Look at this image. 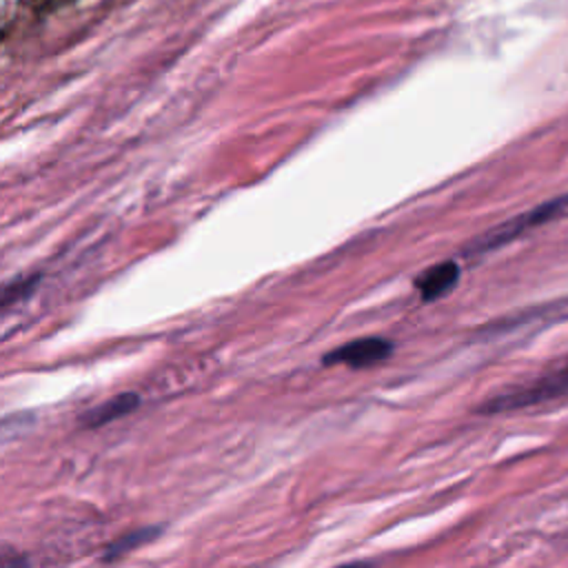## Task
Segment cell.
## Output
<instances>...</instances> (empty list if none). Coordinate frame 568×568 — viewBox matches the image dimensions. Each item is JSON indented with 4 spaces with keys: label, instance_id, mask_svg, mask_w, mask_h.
I'll list each match as a JSON object with an SVG mask.
<instances>
[{
    "label": "cell",
    "instance_id": "obj_1",
    "mask_svg": "<svg viewBox=\"0 0 568 568\" xmlns=\"http://www.w3.org/2000/svg\"><path fill=\"white\" fill-rule=\"evenodd\" d=\"M568 393V359L555 364L550 371L544 375L508 388L490 399H486L477 410L479 413H504V410H515V408H526L532 404H541L555 397H561Z\"/></svg>",
    "mask_w": 568,
    "mask_h": 568
},
{
    "label": "cell",
    "instance_id": "obj_2",
    "mask_svg": "<svg viewBox=\"0 0 568 568\" xmlns=\"http://www.w3.org/2000/svg\"><path fill=\"white\" fill-rule=\"evenodd\" d=\"M566 206H568V195L555 197V200H550V202H544V204H539V206H535V209H530V211H526V213H521V215H517V217H510V220L501 222L499 226L490 229L488 233L479 235V237L470 244L468 251H470V253L495 251V248H499V246L513 242L517 235L526 233L528 229L548 222L550 217H555L557 213H561Z\"/></svg>",
    "mask_w": 568,
    "mask_h": 568
},
{
    "label": "cell",
    "instance_id": "obj_3",
    "mask_svg": "<svg viewBox=\"0 0 568 568\" xmlns=\"http://www.w3.org/2000/svg\"><path fill=\"white\" fill-rule=\"evenodd\" d=\"M393 353V342L384 337H359L353 342H346L324 355V364H346L351 368H366L373 364L384 362Z\"/></svg>",
    "mask_w": 568,
    "mask_h": 568
},
{
    "label": "cell",
    "instance_id": "obj_4",
    "mask_svg": "<svg viewBox=\"0 0 568 568\" xmlns=\"http://www.w3.org/2000/svg\"><path fill=\"white\" fill-rule=\"evenodd\" d=\"M457 282H459V266H457V262L448 260V262H439V264L426 268L424 273H419V277L415 280V286L424 302H433V300H439L442 295H446Z\"/></svg>",
    "mask_w": 568,
    "mask_h": 568
},
{
    "label": "cell",
    "instance_id": "obj_5",
    "mask_svg": "<svg viewBox=\"0 0 568 568\" xmlns=\"http://www.w3.org/2000/svg\"><path fill=\"white\" fill-rule=\"evenodd\" d=\"M140 404V395L138 393H120L93 408H89L82 417H80V424L87 426V428H98V426H104L109 422H115L129 413H133Z\"/></svg>",
    "mask_w": 568,
    "mask_h": 568
},
{
    "label": "cell",
    "instance_id": "obj_6",
    "mask_svg": "<svg viewBox=\"0 0 568 568\" xmlns=\"http://www.w3.org/2000/svg\"><path fill=\"white\" fill-rule=\"evenodd\" d=\"M162 532V526H144V528H138V530H131V532H124L122 537H118L115 541H111L104 550V561H115V559H122L124 555H129L131 550H135L138 546L142 544H149L151 539H155L158 535Z\"/></svg>",
    "mask_w": 568,
    "mask_h": 568
},
{
    "label": "cell",
    "instance_id": "obj_7",
    "mask_svg": "<svg viewBox=\"0 0 568 568\" xmlns=\"http://www.w3.org/2000/svg\"><path fill=\"white\" fill-rule=\"evenodd\" d=\"M11 550L9 548H4L2 550V561H0V568H18L20 566V557H16V559H11Z\"/></svg>",
    "mask_w": 568,
    "mask_h": 568
},
{
    "label": "cell",
    "instance_id": "obj_8",
    "mask_svg": "<svg viewBox=\"0 0 568 568\" xmlns=\"http://www.w3.org/2000/svg\"><path fill=\"white\" fill-rule=\"evenodd\" d=\"M337 568H373L371 561H355V564H344V566H337Z\"/></svg>",
    "mask_w": 568,
    "mask_h": 568
}]
</instances>
